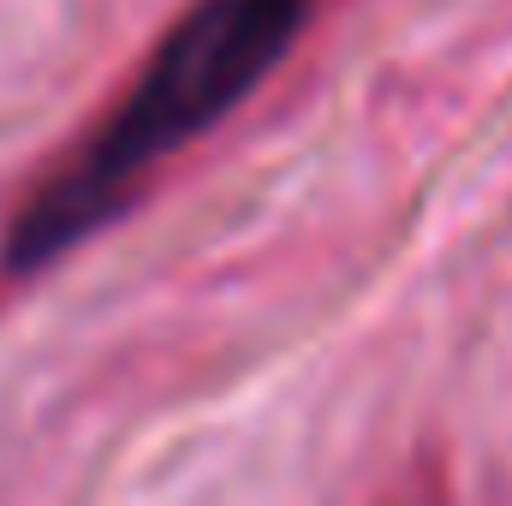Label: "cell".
<instances>
[{"instance_id":"cell-1","label":"cell","mask_w":512,"mask_h":506,"mask_svg":"<svg viewBox=\"0 0 512 506\" xmlns=\"http://www.w3.org/2000/svg\"><path fill=\"white\" fill-rule=\"evenodd\" d=\"M304 18L310 0H197L185 18H173L102 131L12 215L0 268L36 274L108 227L155 161L227 120L286 60Z\"/></svg>"}]
</instances>
